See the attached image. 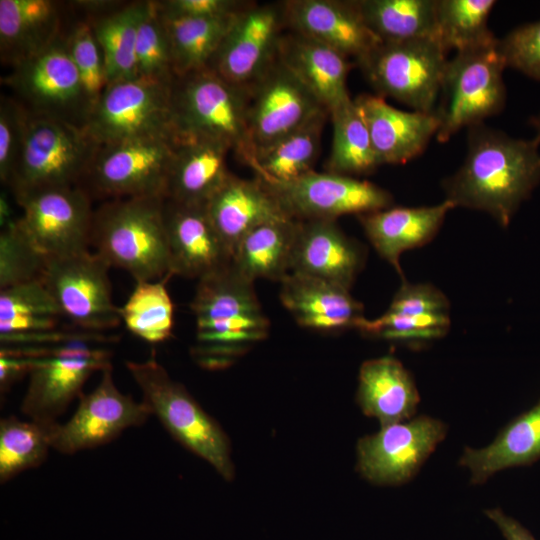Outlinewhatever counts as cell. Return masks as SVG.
<instances>
[{"instance_id": "cell-1", "label": "cell", "mask_w": 540, "mask_h": 540, "mask_svg": "<svg viewBox=\"0 0 540 540\" xmlns=\"http://www.w3.org/2000/svg\"><path fill=\"white\" fill-rule=\"evenodd\" d=\"M540 138L515 139L482 123L469 127L462 166L443 183L446 198L507 227L540 182Z\"/></svg>"}, {"instance_id": "cell-2", "label": "cell", "mask_w": 540, "mask_h": 540, "mask_svg": "<svg viewBox=\"0 0 540 540\" xmlns=\"http://www.w3.org/2000/svg\"><path fill=\"white\" fill-rule=\"evenodd\" d=\"M196 323L194 357L221 368L268 336L270 322L254 282L230 267L198 280L190 304Z\"/></svg>"}, {"instance_id": "cell-3", "label": "cell", "mask_w": 540, "mask_h": 540, "mask_svg": "<svg viewBox=\"0 0 540 540\" xmlns=\"http://www.w3.org/2000/svg\"><path fill=\"white\" fill-rule=\"evenodd\" d=\"M161 197L111 199L94 212L91 244L110 267L127 271L136 282L171 277Z\"/></svg>"}, {"instance_id": "cell-4", "label": "cell", "mask_w": 540, "mask_h": 540, "mask_svg": "<svg viewBox=\"0 0 540 540\" xmlns=\"http://www.w3.org/2000/svg\"><path fill=\"white\" fill-rule=\"evenodd\" d=\"M170 107L176 140L219 143L252 167L247 89L228 83L206 67L173 79Z\"/></svg>"}, {"instance_id": "cell-5", "label": "cell", "mask_w": 540, "mask_h": 540, "mask_svg": "<svg viewBox=\"0 0 540 540\" xmlns=\"http://www.w3.org/2000/svg\"><path fill=\"white\" fill-rule=\"evenodd\" d=\"M125 364L143 393V402L171 436L210 463L225 480L233 479L226 434L186 388L170 377L154 355L145 361Z\"/></svg>"}, {"instance_id": "cell-6", "label": "cell", "mask_w": 540, "mask_h": 540, "mask_svg": "<svg viewBox=\"0 0 540 540\" xmlns=\"http://www.w3.org/2000/svg\"><path fill=\"white\" fill-rule=\"evenodd\" d=\"M82 126L30 113L22 151L8 187L14 197L48 187L78 186L98 150Z\"/></svg>"}, {"instance_id": "cell-7", "label": "cell", "mask_w": 540, "mask_h": 540, "mask_svg": "<svg viewBox=\"0 0 540 540\" xmlns=\"http://www.w3.org/2000/svg\"><path fill=\"white\" fill-rule=\"evenodd\" d=\"M499 40L456 52L448 60L441 89L442 103L436 113L439 142L448 141L463 127H471L494 114L505 104L503 71L506 68Z\"/></svg>"}, {"instance_id": "cell-8", "label": "cell", "mask_w": 540, "mask_h": 540, "mask_svg": "<svg viewBox=\"0 0 540 540\" xmlns=\"http://www.w3.org/2000/svg\"><path fill=\"white\" fill-rule=\"evenodd\" d=\"M101 341L82 338L32 347L33 363L21 412L41 425L57 423L73 399L83 394L88 378L111 366V353L93 345Z\"/></svg>"}, {"instance_id": "cell-9", "label": "cell", "mask_w": 540, "mask_h": 540, "mask_svg": "<svg viewBox=\"0 0 540 540\" xmlns=\"http://www.w3.org/2000/svg\"><path fill=\"white\" fill-rule=\"evenodd\" d=\"M446 54L434 38L382 42L356 64L378 96L433 113L448 63Z\"/></svg>"}, {"instance_id": "cell-10", "label": "cell", "mask_w": 540, "mask_h": 540, "mask_svg": "<svg viewBox=\"0 0 540 540\" xmlns=\"http://www.w3.org/2000/svg\"><path fill=\"white\" fill-rule=\"evenodd\" d=\"M176 140L146 136L100 145L87 180L91 189L111 199L161 197L166 199Z\"/></svg>"}, {"instance_id": "cell-11", "label": "cell", "mask_w": 540, "mask_h": 540, "mask_svg": "<svg viewBox=\"0 0 540 540\" xmlns=\"http://www.w3.org/2000/svg\"><path fill=\"white\" fill-rule=\"evenodd\" d=\"M170 85L139 77L111 83L82 127L99 146L146 136L175 139Z\"/></svg>"}, {"instance_id": "cell-12", "label": "cell", "mask_w": 540, "mask_h": 540, "mask_svg": "<svg viewBox=\"0 0 540 540\" xmlns=\"http://www.w3.org/2000/svg\"><path fill=\"white\" fill-rule=\"evenodd\" d=\"M110 268L88 250L48 259L41 280L63 318L83 332L100 334L121 323L120 308L112 300Z\"/></svg>"}, {"instance_id": "cell-13", "label": "cell", "mask_w": 540, "mask_h": 540, "mask_svg": "<svg viewBox=\"0 0 540 540\" xmlns=\"http://www.w3.org/2000/svg\"><path fill=\"white\" fill-rule=\"evenodd\" d=\"M15 199L23 211L18 218L22 228L47 259L89 250L94 212L86 190L79 186L48 187Z\"/></svg>"}, {"instance_id": "cell-14", "label": "cell", "mask_w": 540, "mask_h": 540, "mask_svg": "<svg viewBox=\"0 0 540 540\" xmlns=\"http://www.w3.org/2000/svg\"><path fill=\"white\" fill-rule=\"evenodd\" d=\"M4 82L31 114L83 126L85 100L65 35L62 34L44 51L13 67Z\"/></svg>"}, {"instance_id": "cell-15", "label": "cell", "mask_w": 540, "mask_h": 540, "mask_svg": "<svg viewBox=\"0 0 540 540\" xmlns=\"http://www.w3.org/2000/svg\"><path fill=\"white\" fill-rule=\"evenodd\" d=\"M263 182L285 212L299 221L336 220L347 214L359 216L390 208L393 204V197L387 190L368 181L328 171L313 170L288 182Z\"/></svg>"}, {"instance_id": "cell-16", "label": "cell", "mask_w": 540, "mask_h": 540, "mask_svg": "<svg viewBox=\"0 0 540 540\" xmlns=\"http://www.w3.org/2000/svg\"><path fill=\"white\" fill-rule=\"evenodd\" d=\"M96 388L82 394L74 415L65 423L48 426L51 448L66 455L96 448L114 440L125 429L144 424L152 415L142 401L136 402L117 388L112 366L104 369Z\"/></svg>"}, {"instance_id": "cell-17", "label": "cell", "mask_w": 540, "mask_h": 540, "mask_svg": "<svg viewBox=\"0 0 540 540\" xmlns=\"http://www.w3.org/2000/svg\"><path fill=\"white\" fill-rule=\"evenodd\" d=\"M286 29L282 2H250L239 12L207 68L228 83L248 89L277 59Z\"/></svg>"}, {"instance_id": "cell-18", "label": "cell", "mask_w": 540, "mask_h": 540, "mask_svg": "<svg viewBox=\"0 0 540 540\" xmlns=\"http://www.w3.org/2000/svg\"><path fill=\"white\" fill-rule=\"evenodd\" d=\"M446 433L444 422L426 415L381 426L377 433L358 440L357 469L377 485L404 484L417 474Z\"/></svg>"}, {"instance_id": "cell-19", "label": "cell", "mask_w": 540, "mask_h": 540, "mask_svg": "<svg viewBox=\"0 0 540 540\" xmlns=\"http://www.w3.org/2000/svg\"><path fill=\"white\" fill-rule=\"evenodd\" d=\"M247 91L254 156L326 109L277 59Z\"/></svg>"}, {"instance_id": "cell-20", "label": "cell", "mask_w": 540, "mask_h": 540, "mask_svg": "<svg viewBox=\"0 0 540 540\" xmlns=\"http://www.w3.org/2000/svg\"><path fill=\"white\" fill-rule=\"evenodd\" d=\"M164 219L171 276L198 281L232 265V252L213 226L205 206L165 199Z\"/></svg>"}, {"instance_id": "cell-21", "label": "cell", "mask_w": 540, "mask_h": 540, "mask_svg": "<svg viewBox=\"0 0 540 540\" xmlns=\"http://www.w3.org/2000/svg\"><path fill=\"white\" fill-rule=\"evenodd\" d=\"M282 6L288 31L316 40L355 62L382 43L354 0H287Z\"/></svg>"}, {"instance_id": "cell-22", "label": "cell", "mask_w": 540, "mask_h": 540, "mask_svg": "<svg viewBox=\"0 0 540 540\" xmlns=\"http://www.w3.org/2000/svg\"><path fill=\"white\" fill-rule=\"evenodd\" d=\"M365 262V251L335 220L299 221L291 272L321 278L350 289Z\"/></svg>"}, {"instance_id": "cell-23", "label": "cell", "mask_w": 540, "mask_h": 540, "mask_svg": "<svg viewBox=\"0 0 540 540\" xmlns=\"http://www.w3.org/2000/svg\"><path fill=\"white\" fill-rule=\"evenodd\" d=\"M354 101L367 125L380 165L403 164L418 156L439 129L436 112L402 111L378 95L362 94Z\"/></svg>"}, {"instance_id": "cell-24", "label": "cell", "mask_w": 540, "mask_h": 540, "mask_svg": "<svg viewBox=\"0 0 540 540\" xmlns=\"http://www.w3.org/2000/svg\"><path fill=\"white\" fill-rule=\"evenodd\" d=\"M280 284L281 303L302 327L338 332L357 329L364 318L363 305L339 284L296 272Z\"/></svg>"}, {"instance_id": "cell-25", "label": "cell", "mask_w": 540, "mask_h": 540, "mask_svg": "<svg viewBox=\"0 0 540 540\" xmlns=\"http://www.w3.org/2000/svg\"><path fill=\"white\" fill-rule=\"evenodd\" d=\"M205 209L232 255L241 239L254 228L290 217L263 181L233 174L209 199Z\"/></svg>"}, {"instance_id": "cell-26", "label": "cell", "mask_w": 540, "mask_h": 540, "mask_svg": "<svg viewBox=\"0 0 540 540\" xmlns=\"http://www.w3.org/2000/svg\"><path fill=\"white\" fill-rule=\"evenodd\" d=\"M277 60L331 113L350 99L349 59L311 38L288 31L280 38Z\"/></svg>"}, {"instance_id": "cell-27", "label": "cell", "mask_w": 540, "mask_h": 540, "mask_svg": "<svg viewBox=\"0 0 540 540\" xmlns=\"http://www.w3.org/2000/svg\"><path fill=\"white\" fill-rule=\"evenodd\" d=\"M454 207L445 199L434 206L390 207L358 218L374 249L403 279L401 254L430 242Z\"/></svg>"}, {"instance_id": "cell-28", "label": "cell", "mask_w": 540, "mask_h": 540, "mask_svg": "<svg viewBox=\"0 0 540 540\" xmlns=\"http://www.w3.org/2000/svg\"><path fill=\"white\" fill-rule=\"evenodd\" d=\"M63 319L41 279L0 289V341L2 346L64 340L57 327Z\"/></svg>"}, {"instance_id": "cell-29", "label": "cell", "mask_w": 540, "mask_h": 540, "mask_svg": "<svg viewBox=\"0 0 540 540\" xmlns=\"http://www.w3.org/2000/svg\"><path fill=\"white\" fill-rule=\"evenodd\" d=\"M60 3L0 0V55L12 68L50 47L61 31Z\"/></svg>"}, {"instance_id": "cell-30", "label": "cell", "mask_w": 540, "mask_h": 540, "mask_svg": "<svg viewBox=\"0 0 540 540\" xmlns=\"http://www.w3.org/2000/svg\"><path fill=\"white\" fill-rule=\"evenodd\" d=\"M228 152L225 146L216 142L177 139L166 199L205 206L231 174L226 166Z\"/></svg>"}, {"instance_id": "cell-31", "label": "cell", "mask_w": 540, "mask_h": 540, "mask_svg": "<svg viewBox=\"0 0 540 540\" xmlns=\"http://www.w3.org/2000/svg\"><path fill=\"white\" fill-rule=\"evenodd\" d=\"M356 399L367 416L381 426L410 419L420 396L410 372L392 356L365 361L359 370Z\"/></svg>"}, {"instance_id": "cell-32", "label": "cell", "mask_w": 540, "mask_h": 540, "mask_svg": "<svg viewBox=\"0 0 540 540\" xmlns=\"http://www.w3.org/2000/svg\"><path fill=\"white\" fill-rule=\"evenodd\" d=\"M540 459V400L507 423L492 443L480 449L465 447L459 465L469 469L479 485L510 467L529 466Z\"/></svg>"}, {"instance_id": "cell-33", "label": "cell", "mask_w": 540, "mask_h": 540, "mask_svg": "<svg viewBox=\"0 0 540 540\" xmlns=\"http://www.w3.org/2000/svg\"><path fill=\"white\" fill-rule=\"evenodd\" d=\"M298 225L299 220L286 217L254 228L237 244L233 267L253 282L257 279L281 282L291 273Z\"/></svg>"}, {"instance_id": "cell-34", "label": "cell", "mask_w": 540, "mask_h": 540, "mask_svg": "<svg viewBox=\"0 0 540 540\" xmlns=\"http://www.w3.org/2000/svg\"><path fill=\"white\" fill-rule=\"evenodd\" d=\"M328 116L329 111L323 109L294 131L257 151L251 167L256 177L263 181L288 182L313 171Z\"/></svg>"}, {"instance_id": "cell-35", "label": "cell", "mask_w": 540, "mask_h": 540, "mask_svg": "<svg viewBox=\"0 0 540 540\" xmlns=\"http://www.w3.org/2000/svg\"><path fill=\"white\" fill-rule=\"evenodd\" d=\"M147 5L136 1L87 16L103 53L108 85L137 78L136 37Z\"/></svg>"}, {"instance_id": "cell-36", "label": "cell", "mask_w": 540, "mask_h": 540, "mask_svg": "<svg viewBox=\"0 0 540 540\" xmlns=\"http://www.w3.org/2000/svg\"><path fill=\"white\" fill-rule=\"evenodd\" d=\"M238 13L216 18H187L160 12L169 39L175 77L208 66Z\"/></svg>"}, {"instance_id": "cell-37", "label": "cell", "mask_w": 540, "mask_h": 540, "mask_svg": "<svg viewBox=\"0 0 540 540\" xmlns=\"http://www.w3.org/2000/svg\"><path fill=\"white\" fill-rule=\"evenodd\" d=\"M354 3L382 42L437 40L436 0H354Z\"/></svg>"}, {"instance_id": "cell-38", "label": "cell", "mask_w": 540, "mask_h": 540, "mask_svg": "<svg viewBox=\"0 0 540 540\" xmlns=\"http://www.w3.org/2000/svg\"><path fill=\"white\" fill-rule=\"evenodd\" d=\"M333 124L328 172L347 176L370 174L380 163L371 137L354 99H349L330 113Z\"/></svg>"}, {"instance_id": "cell-39", "label": "cell", "mask_w": 540, "mask_h": 540, "mask_svg": "<svg viewBox=\"0 0 540 540\" xmlns=\"http://www.w3.org/2000/svg\"><path fill=\"white\" fill-rule=\"evenodd\" d=\"M495 4L494 0H436L437 40L446 51L456 52L494 42L488 18Z\"/></svg>"}, {"instance_id": "cell-40", "label": "cell", "mask_w": 540, "mask_h": 540, "mask_svg": "<svg viewBox=\"0 0 540 540\" xmlns=\"http://www.w3.org/2000/svg\"><path fill=\"white\" fill-rule=\"evenodd\" d=\"M166 280L138 281L120 308L121 321L135 336L157 344L172 336L174 305L165 286Z\"/></svg>"}, {"instance_id": "cell-41", "label": "cell", "mask_w": 540, "mask_h": 540, "mask_svg": "<svg viewBox=\"0 0 540 540\" xmlns=\"http://www.w3.org/2000/svg\"><path fill=\"white\" fill-rule=\"evenodd\" d=\"M51 448L48 426L9 416L0 421V481L38 467Z\"/></svg>"}, {"instance_id": "cell-42", "label": "cell", "mask_w": 540, "mask_h": 540, "mask_svg": "<svg viewBox=\"0 0 540 540\" xmlns=\"http://www.w3.org/2000/svg\"><path fill=\"white\" fill-rule=\"evenodd\" d=\"M135 61L139 78L167 85L175 78L169 39L156 1H148L139 22Z\"/></svg>"}, {"instance_id": "cell-43", "label": "cell", "mask_w": 540, "mask_h": 540, "mask_svg": "<svg viewBox=\"0 0 540 540\" xmlns=\"http://www.w3.org/2000/svg\"><path fill=\"white\" fill-rule=\"evenodd\" d=\"M1 227L0 289L41 279L48 259L31 241L19 219Z\"/></svg>"}, {"instance_id": "cell-44", "label": "cell", "mask_w": 540, "mask_h": 540, "mask_svg": "<svg viewBox=\"0 0 540 540\" xmlns=\"http://www.w3.org/2000/svg\"><path fill=\"white\" fill-rule=\"evenodd\" d=\"M65 39L80 78L87 118L108 86L103 53L87 17L76 22Z\"/></svg>"}, {"instance_id": "cell-45", "label": "cell", "mask_w": 540, "mask_h": 540, "mask_svg": "<svg viewBox=\"0 0 540 540\" xmlns=\"http://www.w3.org/2000/svg\"><path fill=\"white\" fill-rule=\"evenodd\" d=\"M450 327L448 314L411 315L387 310L380 317H365L357 329L362 333L401 342L429 341L444 336Z\"/></svg>"}, {"instance_id": "cell-46", "label": "cell", "mask_w": 540, "mask_h": 540, "mask_svg": "<svg viewBox=\"0 0 540 540\" xmlns=\"http://www.w3.org/2000/svg\"><path fill=\"white\" fill-rule=\"evenodd\" d=\"M30 112L16 98L1 95L0 180L8 186L16 169Z\"/></svg>"}, {"instance_id": "cell-47", "label": "cell", "mask_w": 540, "mask_h": 540, "mask_svg": "<svg viewBox=\"0 0 540 540\" xmlns=\"http://www.w3.org/2000/svg\"><path fill=\"white\" fill-rule=\"evenodd\" d=\"M499 46L507 67L540 80V20L514 29Z\"/></svg>"}, {"instance_id": "cell-48", "label": "cell", "mask_w": 540, "mask_h": 540, "mask_svg": "<svg viewBox=\"0 0 540 540\" xmlns=\"http://www.w3.org/2000/svg\"><path fill=\"white\" fill-rule=\"evenodd\" d=\"M388 310L411 315L448 314L449 301L439 289L430 284L403 282Z\"/></svg>"}, {"instance_id": "cell-49", "label": "cell", "mask_w": 540, "mask_h": 540, "mask_svg": "<svg viewBox=\"0 0 540 540\" xmlns=\"http://www.w3.org/2000/svg\"><path fill=\"white\" fill-rule=\"evenodd\" d=\"M251 1L240 0H165L156 1L160 12L172 17L216 18L236 14Z\"/></svg>"}, {"instance_id": "cell-50", "label": "cell", "mask_w": 540, "mask_h": 540, "mask_svg": "<svg viewBox=\"0 0 540 540\" xmlns=\"http://www.w3.org/2000/svg\"><path fill=\"white\" fill-rule=\"evenodd\" d=\"M32 363V347L2 346L0 351L1 393L7 392L15 382L29 374Z\"/></svg>"}, {"instance_id": "cell-51", "label": "cell", "mask_w": 540, "mask_h": 540, "mask_svg": "<svg viewBox=\"0 0 540 540\" xmlns=\"http://www.w3.org/2000/svg\"><path fill=\"white\" fill-rule=\"evenodd\" d=\"M484 513L497 525L505 540H536L526 527L500 508L487 509Z\"/></svg>"}, {"instance_id": "cell-52", "label": "cell", "mask_w": 540, "mask_h": 540, "mask_svg": "<svg viewBox=\"0 0 540 540\" xmlns=\"http://www.w3.org/2000/svg\"><path fill=\"white\" fill-rule=\"evenodd\" d=\"M530 124L535 128L537 135L540 138V114L534 116L530 120Z\"/></svg>"}]
</instances>
